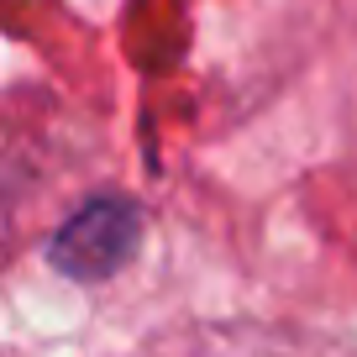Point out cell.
I'll use <instances>...</instances> for the list:
<instances>
[{
  "instance_id": "1",
  "label": "cell",
  "mask_w": 357,
  "mask_h": 357,
  "mask_svg": "<svg viewBox=\"0 0 357 357\" xmlns=\"http://www.w3.org/2000/svg\"><path fill=\"white\" fill-rule=\"evenodd\" d=\"M137 236H142V211L121 195H100L58 226V236L47 242V263L79 284H100L132 257Z\"/></svg>"
}]
</instances>
